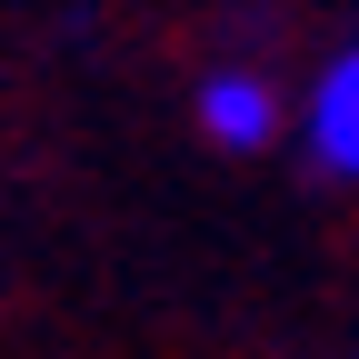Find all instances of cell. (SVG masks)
<instances>
[{
	"label": "cell",
	"mask_w": 359,
	"mask_h": 359,
	"mask_svg": "<svg viewBox=\"0 0 359 359\" xmlns=\"http://www.w3.org/2000/svg\"><path fill=\"white\" fill-rule=\"evenodd\" d=\"M309 160L330 180H359V50H339L309 90Z\"/></svg>",
	"instance_id": "6da1fadb"
},
{
	"label": "cell",
	"mask_w": 359,
	"mask_h": 359,
	"mask_svg": "<svg viewBox=\"0 0 359 359\" xmlns=\"http://www.w3.org/2000/svg\"><path fill=\"white\" fill-rule=\"evenodd\" d=\"M200 130L219 150H269V130H280V100H269L259 70H210L200 80Z\"/></svg>",
	"instance_id": "7a4b0ae2"
}]
</instances>
